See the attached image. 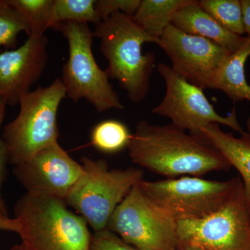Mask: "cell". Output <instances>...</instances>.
<instances>
[{
  "instance_id": "cell-15",
  "label": "cell",
  "mask_w": 250,
  "mask_h": 250,
  "mask_svg": "<svg viewBox=\"0 0 250 250\" xmlns=\"http://www.w3.org/2000/svg\"><path fill=\"white\" fill-rule=\"evenodd\" d=\"M229 164L236 169L241 177L243 193L250 212V136L246 132L236 137L231 133L225 132L220 125L210 124L201 131Z\"/></svg>"
},
{
  "instance_id": "cell-12",
  "label": "cell",
  "mask_w": 250,
  "mask_h": 250,
  "mask_svg": "<svg viewBox=\"0 0 250 250\" xmlns=\"http://www.w3.org/2000/svg\"><path fill=\"white\" fill-rule=\"evenodd\" d=\"M158 45L164 51L174 72L205 90L230 52L205 38L191 35L170 24Z\"/></svg>"
},
{
  "instance_id": "cell-4",
  "label": "cell",
  "mask_w": 250,
  "mask_h": 250,
  "mask_svg": "<svg viewBox=\"0 0 250 250\" xmlns=\"http://www.w3.org/2000/svg\"><path fill=\"white\" fill-rule=\"evenodd\" d=\"M62 79L47 86H40L20 99L17 117L1 131L9 163L14 166L29 160L41 149L58 142L57 114L66 98Z\"/></svg>"
},
{
  "instance_id": "cell-19",
  "label": "cell",
  "mask_w": 250,
  "mask_h": 250,
  "mask_svg": "<svg viewBox=\"0 0 250 250\" xmlns=\"http://www.w3.org/2000/svg\"><path fill=\"white\" fill-rule=\"evenodd\" d=\"M131 134L126 125L117 120H106L94 126L90 144L106 154H114L127 148Z\"/></svg>"
},
{
  "instance_id": "cell-17",
  "label": "cell",
  "mask_w": 250,
  "mask_h": 250,
  "mask_svg": "<svg viewBox=\"0 0 250 250\" xmlns=\"http://www.w3.org/2000/svg\"><path fill=\"white\" fill-rule=\"evenodd\" d=\"M190 0H141L133 20L153 41L159 43L174 15Z\"/></svg>"
},
{
  "instance_id": "cell-30",
  "label": "cell",
  "mask_w": 250,
  "mask_h": 250,
  "mask_svg": "<svg viewBox=\"0 0 250 250\" xmlns=\"http://www.w3.org/2000/svg\"><path fill=\"white\" fill-rule=\"evenodd\" d=\"M176 250H199V249H178Z\"/></svg>"
},
{
  "instance_id": "cell-27",
  "label": "cell",
  "mask_w": 250,
  "mask_h": 250,
  "mask_svg": "<svg viewBox=\"0 0 250 250\" xmlns=\"http://www.w3.org/2000/svg\"><path fill=\"white\" fill-rule=\"evenodd\" d=\"M245 34L250 36V0H241Z\"/></svg>"
},
{
  "instance_id": "cell-22",
  "label": "cell",
  "mask_w": 250,
  "mask_h": 250,
  "mask_svg": "<svg viewBox=\"0 0 250 250\" xmlns=\"http://www.w3.org/2000/svg\"><path fill=\"white\" fill-rule=\"evenodd\" d=\"M26 27L22 20L6 0H0V47H14L18 36Z\"/></svg>"
},
{
  "instance_id": "cell-13",
  "label": "cell",
  "mask_w": 250,
  "mask_h": 250,
  "mask_svg": "<svg viewBox=\"0 0 250 250\" xmlns=\"http://www.w3.org/2000/svg\"><path fill=\"white\" fill-rule=\"evenodd\" d=\"M47 44L45 35L28 37L18 48L0 52V100L6 105L18 104L39 80L48 59Z\"/></svg>"
},
{
  "instance_id": "cell-2",
  "label": "cell",
  "mask_w": 250,
  "mask_h": 250,
  "mask_svg": "<svg viewBox=\"0 0 250 250\" xmlns=\"http://www.w3.org/2000/svg\"><path fill=\"white\" fill-rule=\"evenodd\" d=\"M94 36L100 40V50L108 62L106 71L125 90L131 103H142L150 88V78L155 67L153 52L143 54L146 42H154L123 13H116L95 25Z\"/></svg>"
},
{
  "instance_id": "cell-14",
  "label": "cell",
  "mask_w": 250,
  "mask_h": 250,
  "mask_svg": "<svg viewBox=\"0 0 250 250\" xmlns=\"http://www.w3.org/2000/svg\"><path fill=\"white\" fill-rule=\"evenodd\" d=\"M172 25L179 30L208 39L222 46L230 53L241 46L245 36L236 35L220 25L195 0L179 10L172 19Z\"/></svg>"
},
{
  "instance_id": "cell-26",
  "label": "cell",
  "mask_w": 250,
  "mask_h": 250,
  "mask_svg": "<svg viewBox=\"0 0 250 250\" xmlns=\"http://www.w3.org/2000/svg\"><path fill=\"white\" fill-rule=\"evenodd\" d=\"M0 231L18 233L19 225L15 218H10L9 215L0 214Z\"/></svg>"
},
{
  "instance_id": "cell-10",
  "label": "cell",
  "mask_w": 250,
  "mask_h": 250,
  "mask_svg": "<svg viewBox=\"0 0 250 250\" xmlns=\"http://www.w3.org/2000/svg\"><path fill=\"white\" fill-rule=\"evenodd\" d=\"M157 70L164 78L166 90L162 101L152 108L154 115L169 118L174 126L193 135H201L202 129L210 124L225 125L241 135L246 134L237 118L236 108L228 116H220L203 89L164 62L158 65Z\"/></svg>"
},
{
  "instance_id": "cell-6",
  "label": "cell",
  "mask_w": 250,
  "mask_h": 250,
  "mask_svg": "<svg viewBox=\"0 0 250 250\" xmlns=\"http://www.w3.org/2000/svg\"><path fill=\"white\" fill-rule=\"evenodd\" d=\"M67 39L69 57L62 67V84L67 97L74 103L86 100L100 113L122 110L124 105L109 82L106 70H102L94 57V36L88 24L64 22L58 28Z\"/></svg>"
},
{
  "instance_id": "cell-25",
  "label": "cell",
  "mask_w": 250,
  "mask_h": 250,
  "mask_svg": "<svg viewBox=\"0 0 250 250\" xmlns=\"http://www.w3.org/2000/svg\"><path fill=\"white\" fill-rule=\"evenodd\" d=\"M6 104L0 100V214L8 215L7 208L1 195V187L6 176V166L9 163L7 149L1 138V126L5 118Z\"/></svg>"
},
{
  "instance_id": "cell-29",
  "label": "cell",
  "mask_w": 250,
  "mask_h": 250,
  "mask_svg": "<svg viewBox=\"0 0 250 250\" xmlns=\"http://www.w3.org/2000/svg\"><path fill=\"white\" fill-rule=\"evenodd\" d=\"M247 129H248V134L250 136V116L247 121Z\"/></svg>"
},
{
  "instance_id": "cell-21",
  "label": "cell",
  "mask_w": 250,
  "mask_h": 250,
  "mask_svg": "<svg viewBox=\"0 0 250 250\" xmlns=\"http://www.w3.org/2000/svg\"><path fill=\"white\" fill-rule=\"evenodd\" d=\"M198 4L227 30L243 36V9L241 0H200Z\"/></svg>"
},
{
  "instance_id": "cell-7",
  "label": "cell",
  "mask_w": 250,
  "mask_h": 250,
  "mask_svg": "<svg viewBox=\"0 0 250 250\" xmlns=\"http://www.w3.org/2000/svg\"><path fill=\"white\" fill-rule=\"evenodd\" d=\"M177 236L178 249L250 250V212L243 183L211 214L177 219Z\"/></svg>"
},
{
  "instance_id": "cell-8",
  "label": "cell",
  "mask_w": 250,
  "mask_h": 250,
  "mask_svg": "<svg viewBox=\"0 0 250 250\" xmlns=\"http://www.w3.org/2000/svg\"><path fill=\"white\" fill-rule=\"evenodd\" d=\"M106 229L140 250H178L177 218L151 200L139 184L117 207Z\"/></svg>"
},
{
  "instance_id": "cell-5",
  "label": "cell",
  "mask_w": 250,
  "mask_h": 250,
  "mask_svg": "<svg viewBox=\"0 0 250 250\" xmlns=\"http://www.w3.org/2000/svg\"><path fill=\"white\" fill-rule=\"evenodd\" d=\"M81 164L82 174L65 202L97 232L106 229L117 207L143 180V172L132 167L111 169L104 159L85 156Z\"/></svg>"
},
{
  "instance_id": "cell-9",
  "label": "cell",
  "mask_w": 250,
  "mask_h": 250,
  "mask_svg": "<svg viewBox=\"0 0 250 250\" xmlns=\"http://www.w3.org/2000/svg\"><path fill=\"white\" fill-rule=\"evenodd\" d=\"M242 183L241 178L208 180L195 176L159 181H141L143 192L177 219L202 218L225 203Z\"/></svg>"
},
{
  "instance_id": "cell-23",
  "label": "cell",
  "mask_w": 250,
  "mask_h": 250,
  "mask_svg": "<svg viewBox=\"0 0 250 250\" xmlns=\"http://www.w3.org/2000/svg\"><path fill=\"white\" fill-rule=\"evenodd\" d=\"M141 0H95V8L101 22L116 13L133 18L139 9Z\"/></svg>"
},
{
  "instance_id": "cell-1",
  "label": "cell",
  "mask_w": 250,
  "mask_h": 250,
  "mask_svg": "<svg viewBox=\"0 0 250 250\" xmlns=\"http://www.w3.org/2000/svg\"><path fill=\"white\" fill-rule=\"evenodd\" d=\"M127 149L135 164L167 179L201 177L231 168L207 138L188 134L172 123L160 125L140 121Z\"/></svg>"
},
{
  "instance_id": "cell-11",
  "label": "cell",
  "mask_w": 250,
  "mask_h": 250,
  "mask_svg": "<svg viewBox=\"0 0 250 250\" xmlns=\"http://www.w3.org/2000/svg\"><path fill=\"white\" fill-rule=\"evenodd\" d=\"M15 177L27 194L65 201L82 172V166L58 142L41 149L29 160L14 166Z\"/></svg>"
},
{
  "instance_id": "cell-16",
  "label": "cell",
  "mask_w": 250,
  "mask_h": 250,
  "mask_svg": "<svg viewBox=\"0 0 250 250\" xmlns=\"http://www.w3.org/2000/svg\"><path fill=\"white\" fill-rule=\"evenodd\" d=\"M250 57V36H245L241 46L228 56L215 72L208 88L224 92L234 103H250V85L246 80V63Z\"/></svg>"
},
{
  "instance_id": "cell-20",
  "label": "cell",
  "mask_w": 250,
  "mask_h": 250,
  "mask_svg": "<svg viewBox=\"0 0 250 250\" xmlns=\"http://www.w3.org/2000/svg\"><path fill=\"white\" fill-rule=\"evenodd\" d=\"M101 22L95 8V0H54L50 28L58 29L62 23Z\"/></svg>"
},
{
  "instance_id": "cell-24",
  "label": "cell",
  "mask_w": 250,
  "mask_h": 250,
  "mask_svg": "<svg viewBox=\"0 0 250 250\" xmlns=\"http://www.w3.org/2000/svg\"><path fill=\"white\" fill-rule=\"evenodd\" d=\"M90 250H140L123 241L116 233L106 229L94 232Z\"/></svg>"
},
{
  "instance_id": "cell-28",
  "label": "cell",
  "mask_w": 250,
  "mask_h": 250,
  "mask_svg": "<svg viewBox=\"0 0 250 250\" xmlns=\"http://www.w3.org/2000/svg\"><path fill=\"white\" fill-rule=\"evenodd\" d=\"M11 250H25V248H24V247L23 246V245L22 244V243H21V244L16 245V246L13 247V248H11Z\"/></svg>"
},
{
  "instance_id": "cell-18",
  "label": "cell",
  "mask_w": 250,
  "mask_h": 250,
  "mask_svg": "<svg viewBox=\"0 0 250 250\" xmlns=\"http://www.w3.org/2000/svg\"><path fill=\"white\" fill-rule=\"evenodd\" d=\"M19 15L28 37L45 35L50 28L54 0H6Z\"/></svg>"
},
{
  "instance_id": "cell-3",
  "label": "cell",
  "mask_w": 250,
  "mask_h": 250,
  "mask_svg": "<svg viewBox=\"0 0 250 250\" xmlns=\"http://www.w3.org/2000/svg\"><path fill=\"white\" fill-rule=\"evenodd\" d=\"M18 234L26 250H90L88 223L64 200L26 193L14 207Z\"/></svg>"
}]
</instances>
